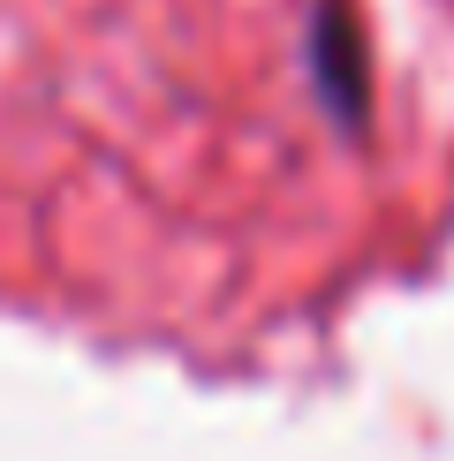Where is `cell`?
<instances>
[{
    "label": "cell",
    "mask_w": 454,
    "mask_h": 461,
    "mask_svg": "<svg viewBox=\"0 0 454 461\" xmlns=\"http://www.w3.org/2000/svg\"><path fill=\"white\" fill-rule=\"evenodd\" d=\"M333 76V106L356 122V106H364V53H356V23L340 0L318 8V84Z\"/></svg>",
    "instance_id": "cell-1"
}]
</instances>
